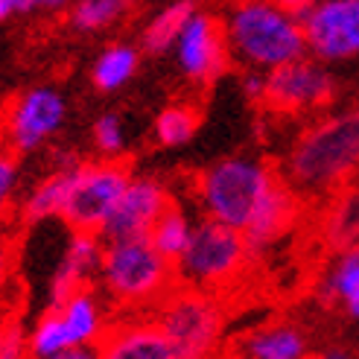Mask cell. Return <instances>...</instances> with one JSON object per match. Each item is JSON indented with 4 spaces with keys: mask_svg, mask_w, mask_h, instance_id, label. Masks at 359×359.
Segmentation results:
<instances>
[{
    "mask_svg": "<svg viewBox=\"0 0 359 359\" xmlns=\"http://www.w3.org/2000/svg\"><path fill=\"white\" fill-rule=\"evenodd\" d=\"M199 205L205 217L245 234L248 245L280 237L295 217V190L257 158H222L199 178Z\"/></svg>",
    "mask_w": 359,
    "mask_h": 359,
    "instance_id": "obj_1",
    "label": "cell"
},
{
    "mask_svg": "<svg viewBox=\"0 0 359 359\" xmlns=\"http://www.w3.org/2000/svg\"><path fill=\"white\" fill-rule=\"evenodd\" d=\"M359 170V109L307 126L286 152L283 178L301 196H330Z\"/></svg>",
    "mask_w": 359,
    "mask_h": 359,
    "instance_id": "obj_2",
    "label": "cell"
},
{
    "mask_svg": "<svg viewBox=\"0 0 359 359\" xmlns=\"http://www.w3.org/2000/svg\"><path fill=\"white\" fill-rule=\"evenodd\" d=\"M228 53L245 70H275L307 53L301 18L275 0H237L225 21Z\"/></svg>",
    "mask_w": 359,
    "mask_h": 359,
    "instance_id": "obj_3",
    "label": "cell"
},
{
    "mask_svg": "<svg viewBox=\"0 0 359 359\" xmlns=\"http://www.w3.org/2000/svg\"><path fill=\"white\" fill-rule=\"evenodd\" d=\"M172 280V260L149 243V237L105 240L100 283L120 304H152L164 298Z\"/></svg>",
    "mask_w": 359,
    "mask_h": 359,
    "instance_id": "obj_4",
    "label": "cell"
},
{
    "mask_svg": "<svg viewBox=\"0 0 359 359\" xmlns=\"http://www.w3.org/2000/svg\"><path fill=\"white\" fill-rule=\"evenodd\" d=\"M248 248L251 245L243 231L205 217L193 222L190 243L175 260V275L184 280L187 290H219L243 272Z\"/></svg>",
    "mask_w": 359,
    "mask_h": 359,
    "instance_id": "obj_5",
    "label": "cell"
},
{
    "mask_svg": "<svg viewBox=\"0 0 359 359\" xmlns=\"http://www.w3.org/2000/svg\"><path fill=\"white\" fill-rule=\"evenodd\" d=\"M132 172L123 164H117V158H102L94 164H76L74 178H70V193L62 217L74 231H102V225L109 222L114 205L120 202V196L129 184Z\"/></svg>",
    "mask_w": 359,
    "mask_h": 359,
    "instance_id": "obj_6",
    "label": "cell"
},
{
    "mask_svg": "<svg viewBox=\"0 0 359 359\" xmlns=\"http://www.w3.org/2000/svg\"><path fill=\"white\" fill-rule=\"evenodd\" d=\"M336 97V76L327 62L310 53L266 74V105L278 114H316Z\"/></svg>",
    "mask_w": 359,
    "mask_h": 359,
    "instance_id": "obj_7",
    "label": "cell"
},
{
    "mask_svg": "<svg viewBox=\"0 0 359 359\" xmlns=\"http://www.w3.org/2000/svg\"><path fill=\"white\" fill-rule=\"evenodd\" d=\"M67 120V100L59 88L35 85L12 102L4 120V135L12 152H39L62 132Z\"/></svg>",
    "mask_w": 359,
    "mask_h": 359,
    "instance_id": "obj_8",
    "label": "cell"
},
{
    "mask_svg": "<svg viewBox=\"0 0 359 359\" xmlns=\"http://www.w3.org/2000/svg\"><path fill=\"white\" fill-rule=\"evenodd\" d=\"M301 27L310 56L327 65L359 59V0H316Z\"/></svg>",
    "mask_w": 359,
    "mask_h": 359,
    "instance_id": "obj_9",
    "label": "cell"
},
{
    "mask_svg": "<svg viewBox=\"0 0 359 359\" xmlns=\"http://www.w3.org/2000/svg\"><path fill=\"white\" fill-rule=\"evenodd\" d=\"M158 327L172 339L182 359H193L217 348L222 316H219V307L205 292L190 290L175 298H167L164 310L158 316Z\"/></svg>",
    "mask_w": 359,
    "mask_h": 359,
    "instance_id": "obj_10",
    "label": "cell"
},
{
    "mask_svg": "<svg viewBox=\"0 0 359 359\" xmlns=\"http://www.w3.org/2000/svg\"><path fill=\"white\" fill-rule=\"evenodd\" d=\"M172 56L184 79L193 85H210L213 79H219L231 59L222 24L213 15L196 9L178 32Z\"/></svg>",
    "mask_w": 359,
    "mask_h": 359,
    "instance_id": "obj_11",
    "label": "cell"
},
{
    "mask_svg": "<svg viewBox=\"0 0 359 359\" xmlns=\"http://www.w3.org/2000/svg\"><path fill=\"white\" fill-rule=\"evenodd\" d=\"M170 208V190L152 175H132L120 202L114 205L109 222L102 225L100 237L126 240V237H149L158 217Z\"/></svg>",
    "mask_w": 359,
    "mask_h": 359,
    "instance_id": "obj_12",
    "label": "cell"
},
{
    "mask_svg": "<svg viewBox=\"0 0 359 359\" xmlns=\"http://www.w3.org/2000/svg\"><path fill=\"white\" fill-rule=\"evenodd\" d=\"M102 240L97 231H74L67 240L56 272L50 278V304H59L67 295L85 290L94 278H100L102 266Z\"/></svg>",
    "mask_w": 359,
    "mask_h": 359,
    "instance_id": "obj_13",
    "label": "cell"
},
{
    "mask_svg": "<svg viewBox=\"0 0 359 359\" xmlns=\"http://www.w3.org/2000/svg\"><path fill=\"white\" fill-rule=\"evenodd\" d=\"M56 310V318L62 325L65 342H67V353L76 348H97V342L105 333V310L100 298L88 290H79L74 295H67L59 304H50ZM65 353V359H67Z\"/></svg>",
    "mask_w": 359,
    "mask_h": 359,
    "instance_id": "obj_14",
    "label": "cell"
},
{
    "mask_svg": "<svg viewBox=\"0 0 359 359\" xmlns=\"http://www.w3.org/2000/svg\"><path fill=\"white\" fill-rule=\"evenodd\" d=\"M109 359H182L172 339L158 325H135L111 333L102 345Z\"/></svg>",
    "mask_w": 359,
    "mask_h": 359,
    "instance_id": "obj_15",
    "label": "cell"
},
{
    "mask_svg": "<svg viewBox=\"0 0 359 359\" xmlns=\"http://www.w3.org/2000/svg\"><path fill=\"white\" fill-rule=\"evenodd\" d=\"M321 295L330 304H339V310L359 321V245L342 248L339 257L330 263L325 280H321Z\"/></svg>",
    "mask_w": 359,
    "mask_h": 359,
    "instance_id": "obj_16",
    "label": "cell"
},
{
    "mask_svg": "<svg viewBox=\"0 0 359 359\" xmlns=\"http://www.w3.org/2000/svg\"><path fill=\"white\" fill-rule=\"evenodd\" d=\"M140 67V50L129 41H114L109 47H102V53L91 65V82L97 91L114 94L120 88H126Z\"/></svg>",
    "mask_w": 359,
    "mask_h": 359,
    "instance_id": "obj_17",
    "label": "cell"
},
{
    "mask_svg": "<svg viewBox=\"0 0 359 359\" xmlns=\"http://www.w3.org/2000/svg\"><path fill=\"white\" fill-rule=\"evenodd\" d=\"M240 353L248 359H304L307 339L295 325H269L245 336Z\"/></svg>",
    "mask_w": 359,
    "mask_h": 359,
    "instance_id": "obj_18",
    "label": "cell"
},
{
    "mask_svg": "<svg viewBox=\"0 0 359 359\" xmlns=\"http://www.w3.org/2000/svg\"><path fill=\"white\" fill-rule=\"evenodd\" d=\"M70 178H74V167H56L50 175H44L35 184L27 199H24V219L27 222H47L62 217L67 193H70Z\"/></svg>",
    "mask_w": 359,
    "mask_h": 359,
    "instance_id": "obj_19",
    "label": "cell"
},
{
    "mask_svg": "<svg viewBox=\"0 0 359 359\" xmlns=\"http://www.w3.org/2000/svg\"><path fill=\"white\" fill-rule=\"evenodd\" d=\"M135 0H74L67 9V24L74 32L97 35L117 27L132 12Z\"/></svg>",
    "mask_w": 359,
    "mask_h": 359,
    "instance_id": "obj_20",
    "label": "cell"
},
{
    "mask_svg": "<svg viewBox=\"0 0 359 359\" xmlns=\"http://www.w3.org/2000/svg\"><path fill=\"white\" fill-rule=\"evenodd\" d=\"M196 12L193 0H172V4H167L161 12H155L149 18L147 29H143L140 41H143V50L152 53V56H161V53H170L178 32H182L184 21Z\"/></svg>",
    "mask_w": 359,
    "mask_h": 359,
    "instance_id": "obj_21",
    "label": "cell"
},
{
    "mask_svg": "<svg viewBox=\"0 0 359 359\" xmlns=\"http://www.w3.org/2000/svg\"><path fill=\"white\" fill-rule=\"evenodd\" d=\"M190 234H193V222H190V217H187L182 208L170 205V208L158 217V222L152 225V231H149V243H152L167 260L175 263L178 257H182V251L187 248Z\"/></svg>",
    "mask_w": 359,
    "mask_h": 359,
    "instance_id": "obj_22",
    "label": "cell"
},
{
    "mask_svg": "<svg viewBox=\"0 0 359 359\" xmlns=\"http://www.w3.org/2000/svg\"><path fill=\"white\" fill-rule=\"evenodd\" d=\"M325 237L339 248L359 245V190L342 193L330 205L325 217Z\"/></svg>",
    "mask_w": 359,
    "mask_h": 359,
    "instance_id": "obj_23",
    "label": "cell"
},
{
    "mask_svg": "<svg viewBox=\"0 0 359 359\" xmlns=\"http://www.w3.org/2000/svg\"><path fill=\"white\" fill-rule=\"evenodd\" d=\"M152 132L161 147H170V149L184 147V143H190L196 137V132H199V114H196L190 105H167V109L155 117Z\"/></svg>",
    "mask_w": 359,
    "mask_h": 359,
    "instance_id": "obj_24",
    "label": "cell"
},
{
    "mask_svg": "<svg viewBox=\"0 0 359 359\" xmlns=\"http://www.w3.org/2000/svg\"><path fill=\"white\" fill-rule=\"evenodd\" d=\"M91 140H94V149L102 158H120L129 147V137H126V126L117 114H100L94 120V129H91Z\"/></svg>",
    "mask_w": 359,
    "mask_h": 359,
    "instance_id": "obj_25",
    "label": "cell"
},
{
    "mask_svg": "<svg viewBox=\"0 0 359 359\" xmlns=\"http://www.w3.org/2000/svg\"><path fill=\"white\" fill-rule=\"evenodd\" d=\"M27 353V333L21 330V325H12V321L0 325V359H21Z\"/></svg>",
    "mask_w": 359,
    "mask_h": 359,
    "instance_id": "obj_26",
    "label": "cell"
},
{
    "mask_svg": "<svg viewBox=\"0 0 359 359\" xmlns=\"http://www.w3.org/2000/svg\"><path fill=\"white\" fill-rule=\"evenodd\" d=\"M18 164H15V158L6 155V152H0V217L9 210L12 199H15V190H18Z\"/></svg>",
    "mask_w": 359,
    "mask_h": 359,
    "instance_id": "obj_27",
    "label": "cell"
},
{
    "mask_svg": "<svg viewBox=\"0 0 359 359\" xmlns=\"http://www.w3.org/2000/svg\"><path fill=\"white\" fill-rule=\"evenodd\" d=\"M15 15H35V12H65L74 0H9Z\"/></svg>",
    "mask_w": 359,
    "mask_h": 359,
    "instance_id": "obj_28",
    "label": "cell"
},
{
    "mask_svg": "<svg viewBox=\"0 0 359 359\" xmlns=\"http://www.w3.org/2000/svg\"><path fill=\"white\" fill-rule=\"evenodd\" d=\"M240 88H243V97L248 100H266V74L263 70H245Z\"/></svg>",
    "mask_w": 359,
    "mask_h": 359,
    "instance_id": "obj_29",
    "label": "cell"
},
{
    "mask_svg": "<svg viewBox=\"0 0 359 359\" xmlns=\"http://www.w3.org/2000/svg\"><path fill=\"white\" fill-rule=\"evenodd\" d=\"M275 4H280L286 12H292V15H298V18H304L310 9H313V4L316 0H275Z\"/></svg>",
    "mask_w": 359,
    "mask_h": 359,
    "instance_id": "obj_30",
    "label": "cell"
},
{
    "mask_svg": "<svg viewBox=\"0 0 359 359\" xmlns=\"http://www.w3.org/2000/svg\"><path fill=\"white\" fill-rule=\"evenodd\" d=\"M9 272H12V257H9V251L0 245V290L9 283Z\"/></svg>",
    "mask_w": 359,
    "mask_h": 359,
    "instance_id": "obj_31",
    "label": "cell"
},
{
    "mask_svg": "<svg viewBox=\"0 0 359 359\" xmlns=\"http://www.w3.org/2000/svg\"><path fill=\"white\" fill-rule=\"evenodd\" d=\"M9 15H15L12 12V4H9V0H0V21H6Z\"/></svg>",
    "mask_w": 359,
    "mask_h": 359,
    "instance_id": "obj_32",
    "label": "cell"
}]
</instances>
